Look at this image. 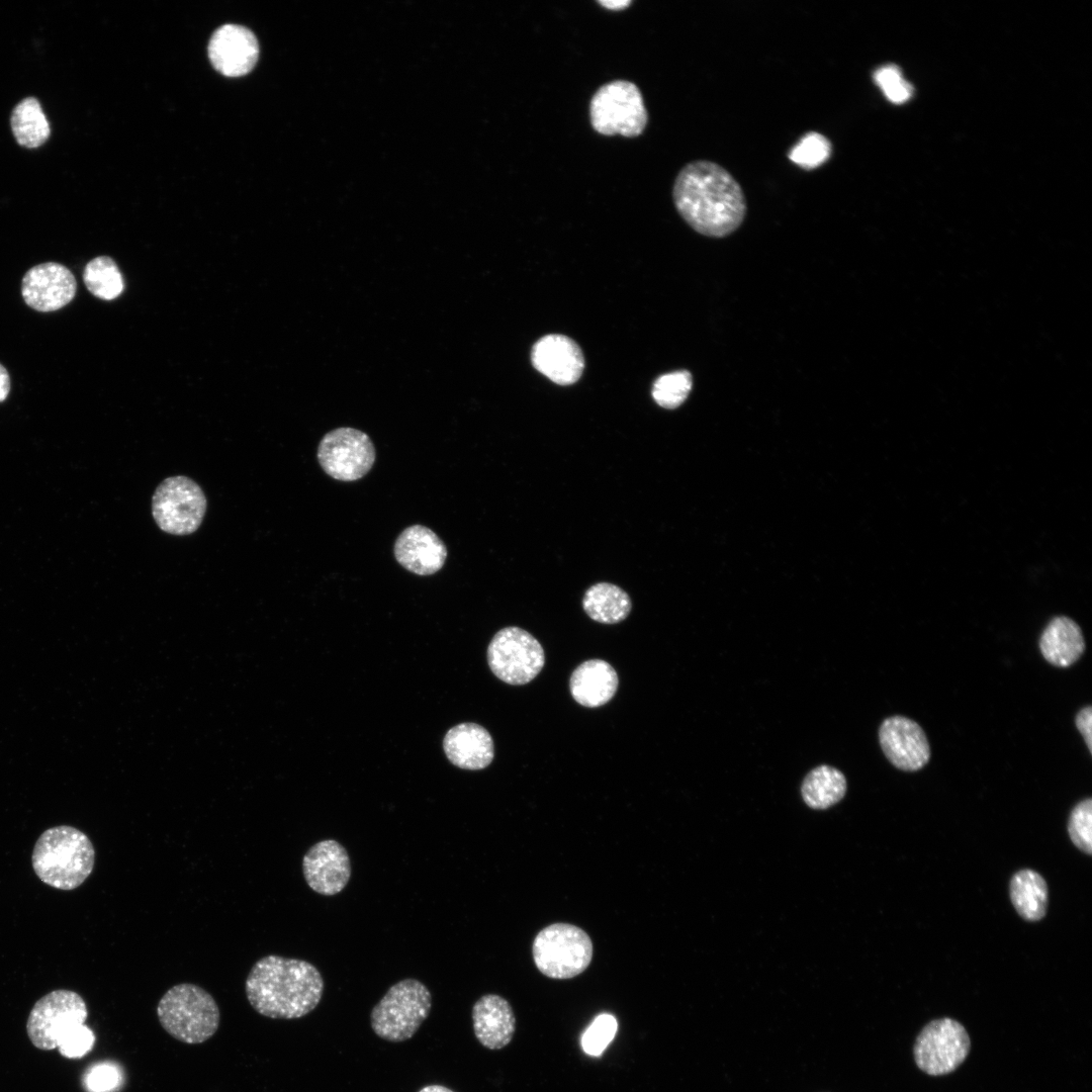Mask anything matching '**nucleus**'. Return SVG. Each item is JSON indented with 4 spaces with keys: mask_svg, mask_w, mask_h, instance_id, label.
<instances>
[{
    "mask_svg": "<svg viewBox=\"0 0 1092 1092\" xmlns=\"http://www.w3.org/2000/svg\"><path fill=\"white\" fill-rule=\"evenodd\" d=\"M674 206L697 233L724 238L735 232L746 214V199L738 181L721 165L698 160L685 165L672 187Z\"/></svg>",
    "mask_w": 1092,
    "mask_h": 1092,
    "instance_id": "obj_1",
    "label": "nucleus"
},
{
    "mask_svg": "<svg viewBox=\"0 0 1092 1092\" xmlns=\"http://www.w3.org/2000/svg\"><path fill=\"white\" fill-rule=\"evenodd\" d=\"M245 992L259 1014L273 1019H295L318 1005L324 980L309 962L269 954L252 967Z\"/></svg>",
    "mask_w": 1092,
    "mask_h": 1092,
    "instance_id": "obj_2",
    "label": "nucleus"
},
{
    "mask_svg": "<svg viewBox=\"0 0 1092 1092\" xmlns=\"http://www.w3.org/2000/svg\"><path fill=\"white\" fill-rule=\"evenodd\" d=\"M31 863L42 883L70 891L81 886L92 873L95 849L83 831L69 825L55 826L37 838Z\"/></svg>",
    "mask_w": 1092,
    "mask_h": 1092,
    "instance_id": "obj_3",
    "label": "nucleus"
},
{
    "mask_svg": "<svg viewBox=\"0 0 1092 1092\" xmlns=\"http://www.w3.org/2000/svg\"><path fill=\"white\" fill-rule=\"evenodd\" d=\"M157 1016L174 1038L188 1044L202 1043L218 1029L219 1008L202 987L182 983L171 987L159 1000Z\"/></svg>",
    "mask_w": 1092,
    "mask_h": 1092,
    "instance_id": "obj_4",
    "label": "nucleus"
},
{
    "mask_svg": "<svg viewBox=\"0 0 1092 1092\" xmlns=\"http://www.w3.org/2000/svg\"><path fill=\"white\" fill-rule=\"evenodd\" d=\"M432 995L427 986L413 978L393 984L373 1007L370 1023L377 1036L391 1042L410 1039L428 1017Z\"/></svg>",
    "mask_w": 1092,
    "mask_h": 1092,
    "instance_id": "obj_5",
    "label": "nucleus"
},
{
    "mask_svg": "<svg viewBox=\"0 0 1092 1092\" xmlns=\"http://www.w3.org/2000/svg\"><path fill=\"white\" fill-rule=\"evenodd\" d=\"M589 119L600 134L635 138L645 129L648 113L636 84L614 80L600 86L593 94Z\"/></svg>",
    "mask_w": 1092,
    "mask_h": 1092,
    "instance_id": "obj_6",
    "label": "nucleus"
},
{
    "mask_svg": "<svg viewBox=\"0 0 1092 1092\" xmlns=\"http://www.w3.org/2000/svg\"><path fill=\"white\" fill-rule=\"evenodd\" d=\"M593 942L581 928L569 923H554L536 935L533 959L537 969L551 979H570L590 964Z\"/></svg>",
    "mask_w": 1092,
    "mask_h": 1092,
    "instance_id": "obj_7",
    "label": "nucleus"
},
{
    "mask_svg": "<svg viewBox=\"0 0 1092 1092\" xmlns=\"http://www.w3.org/2000/svg\"><path fill=\"white\" fill-rule=\"evenodd\" d=\"M207 500L200 486L183 475L171 476L156 488L152 515L158 527L172 535H189L203 521Z\"/></svg>",
    "mask_w": 1092,
    "mask_h": 1092,
    "instance_id": "obj_8",
    "label": "nucleus"
},
{
    "mask_svg": "<svg viewBox=\"0 0 1092 1092\" xmlns=\"http://www.w3.org/2000/svg\"><path fill=\"white\" fill-rule=\"evenodd\" d=\"M487 661L496 677L510 685L534 679L545 662L544 650L529 632L518 627L499 630L487 648Z\"/></svg>",
    "mask_w": 1092,
    "mask_h": 1092,
    "instance_id": "obj_9",
    "label": "nucleus"
},
{
    "mask_svg": "<svg viewBox=\"0 0 1092 1092\" xmlns=\"http://www.w3.org/2000/svg\"><path fill=\"white\" fill-rule=\"evenodd\" d=\"M971 1040L966 1028L957 1020L943 1017L927 1023L914 1042L913 1055L917 1067L930 1076L953 1072L968 1057Z\"/></svg>",
    "mask_w": 1092,
    "mask_h": 1092,
    "instance_id": "obj_10",
    "label": "nucleus"
},
{
    "mask_svg": "<svg viewBox=\"0 0 1092 1092\" xmlns=\"http://www.w3.org/2000/svg\"><path fill=\"white\" fill-rule=\"evenodd\" d=\"M86 1002L78 993L59 989L38 999L31 1008L26 1032L31 1043L42 1051L57 1049L63 1034L71 1027L85 1023Z\"/></svg>",
    "mask_w": 1092,
    "mask_h": 1092,
    "instance_id": "obj_11",
    "label": "nucleus"
},
{
    "mask_svg": "<svg viewBox=\"0 0 1092 1092\" xmlns=\"http://www.w3.org/2000/svg\"><path fill=\"white\" fill-rule=\"evenodd\" d=\"M376 453L364 432L342 427L327 433L317 447V460L324 471L340 481L364 477L372 468Z\"/></svg>",
    "mask_w": 1092,
    "mask_h": 1092,
    "instance_id": "obj_12",
    "label": "nucleus"
},
{
    "mask_svg": "<svg viewBox=\"0 0 1092 1092\" xmlns=\"http://www.w3.org/2000/svg\"><path fill=\"white\" fill-rule=\"evenodd\" d=\"M879 740L888 760L901 770L916 771L929 761L931 752L926 734L907 717L885 719L879 729Z\"/></svg>",
    "mask_w": 1092,
    "mask_h": 1092,
    "instance_id": "obj_13",
    "label": "nucleus"
},
{
    "mask_svg": "<svg viewBox=\"0 0 1092 1092\" xmlns=\"http://www.w3.org/2000/svg\"><path fill=\"white\" fill-rule=\"evenodd\" d=\"M77 283L64 265L47 262L31 267L23 276L21 293L25 303L41 311H54L72 301Z\"/></svg>",
    "mask_w": 1092,
    "mask_h": 1092,
    "instance_id": "obj_14",
    "label": "nucleus"
},
{
    "mask_svg": "<svg viewBox=\"0 0 1092 1092\" xmlns=\"http://www.w3.org/2000/svg\"><path fill=\"white\" fill-rule=\"evenodd\" d=\"M302 873L312 891L324 896L336 895L343 891L351 877L349 854L337 840H321L303 855Z\"/></svg>",
    "mask_w": 1092,
    "mask_h": 1092,
    "instance_id": "obj_15",
    "label": "nucleus"
},
{
    "mask_svg": "<svg viewBox=\"0 0 1092 1092\" xmlns=\"http://www.w3.org/2000/svg\"><path fill=\"white\" fill-rule=\"evenodd\" d=\"M208 56L219 73L228 77H240L249 73L256 65L259 46L256 36L248 28L225 24L212 34Z\"/></svg>",
    "mask_w": 1092,
    "mask_h": 1092,
    "instance_id": "obj_16",
    "label": "nucleus"
},
{
    "mask_svg": "<svg viewBox=\"0 0 1092 1092\" xmlns=\"http://www.w3.org/2000/svg\"><path fill=\"white\" fill-rule=\"evenodd\" d=\"M532 364L536 370L559 385H571L581 376L584 358L579 346L569 337L551 334L533 346Z\"/></svg>",
    "mask_w": 1092,
    "mask_h": 1092,
    "instance_id": "obj_17",
    "label": "nucleus"
},
{
    "mask_svg": "<svg viewBox=\"0 0 1092 1092\" xmlns=\"http://www.w3.org/2000/svg\"><path fill=\"white\" fill-rule=\"evenodd\" d=\"M393 553L396 561L418 575H431L445 564L447 548L430 528L412 525L396 538Z\"/></svg>",
    "mask_w": 1092,
    "mask_h": 1092,
    "instance_id": "obj_18",
    "label": "nucleus"
},
{
    "mask_svg": "<svg viewBox=\"0 0 1092 1092\" xmlns=\"http://www.w3.org/2000/svg\"><path fill=\"white\" fill-rule=\"evenodd\" d=\"M472 1024L477 1040L488 1050H500L513 1039L516 1016L510 1002L497 994L481 996L472 1007Z\"/></svg>",
    "mask_w": 1092,
    "mask_h": 1092,
    "instance_id": "obj_19",
    "label": "nucleus"
},
{
    "mask_svg": "<svg viewBox=\"0 0 1092 1092\" xmlns=\"http://www.w3.org/2000/svg\"><path fill=\"white\" fill-rule=\"evenodd\" d=\"M443 747L448 759L463 769H482L493 758V741L488 731L476 723H461L445 735Z\"/></svg>",
    "mask_w": 1092,
    "mask_h": 1092,
    "instance_id": "obj_20",
    "label": "nucleus"
},
{
    "mask_svg": "<svg viewBox=\"0 0 1092 1092\" xmlns=\"http://www.w3.org/2000/svg\"><path fill=\"white\" fill-rule=\"evenodd\" d=\"M618 684L617 672L611 664L602 659H590L574 669L569 689L578 704L597 708L612 700Z\"/></svg>",
    "mask_w": 1092,
    "mask_h": 1092,
    "instance_id": "obj_21",
    "label": "nucleus"
},
{
    "mask_svg": "<svg viewBox=\"0 0 1092 1092\" xmlns=\"http://www.w3.org/2000/svg\"><path fill=\"white\" fill-rule=\"evenodd\" d=\"M1085 639L1079 625L1066 616L1055 617L1039 638V650L1052 665L1068 667L1085 651Z\"/></svg>",
    "mask_w": 1092,
    "mask_h": 1092,
    "instance_id": "obj_22",
    "label": "nucleus"
},
{
    "mask_svg": "<svg viewBox=\"0 0 1092 1092\" xmlns=\"http://www.w3.org/2000/svg\"><path fill=\"white\" fill-rule=\"evenodd\" d=\"M1010 901L1026 921L1041 920L1048 910L1049 888L1043 877L1031 869L1017 871L1009 882Z\"/></svg>",
    "mask_w": 1092,
    "mask_h": 1092,
    "instance_id": "obj_23",
    "label": "nucleus"
},
{
    "mask_svg": "<svg viewBox=\"0 0 1092 1092\" xmlns=\"http://www.w3.org/2000/svg\"><path fill=\"white\" fill-rule=\"evenodd\" d=\"M10 126L17 144L26 149L41 147L51 135L50 121L34 96L21 99L13 107Z\"/></svg>",
    "mask_w": 1092,
    "mask_h": 1092,
    "instance_id": "obj_24",
    "label": "nucleus"
},
{
    "mask_svg": "<svg viewBox=\"0 0 1092 1092\" xmlns=\"http://www.w3.org/2000/svg\"><path fill=\"white\" fill-rule=\"evenodd\" d=\"M582 607L587 616L604 624H615L627 618L632 603L628 594L618 585L599 582L585 592Z\"/></svg>",
    "mask_w": 1092,
    "mask_h": 1092,
    "instance_id": "obj_25",
    "label": "nucleus"
},
{
    "mask_svg": "<svg viewBox=\"0 0 1092 1092\" xmlns=\"http://www.w3.org/2000/svg\"><path fill=\"white\" fill-rule=\"evenodd\" d=\"M844 775L830 765L813 768L804 779L801 793L812 809H827L839 802L846 793Z\"/></svg>",
    "mask_w": 1092,
    "mask_h": 1092,
    "instance_id": "obj_26",
    "label": "nucleus"
},
{
    "mask_svg": "<svg viewBox=\"0 0 1092 1092\" xmlns=\"http://www.w3.org/2000/svg\"><path fill=\"white\" fill-rule=\"evenodd\" d=\"M87 289L96 297L110 300L123 290V279L116 263L107 256L91 260L83 272Z\"/></svg>",
    "mask_w": 1092,
    "mask_h": 1092,
    "instance_id": "obj_27",
    "label": "nucleus"
},
{
    "mask_svg": "<svg viewBox=\"0 0 1092 1092\" xmlns=\"http://www.w3.org/2000/svg\"><path fill=\"white\" fill-rule=\"evenodd\" d=\"M692 385L693 377L689 371H674L659 376L652 385L651 394L659 406L673 410L687 399Z\"/></svg>",
    "mask_w": 1092,
    "mask_h": 1092,
    "instance_id": "obj_28",
    "label": "nucleus"
},
{
    "mask_svg": "<svg viewBox=\"0 0 1092 1092\" xmlns=\"http://www.w3.org/2000/svg\"><path fill=\"white\" fill-rule=\"evenodd\" d=\"M832 152L831 144L823 134L810 131L803 135L789 152L790 160L805 170H812L827 161Z\"/></svg>",
    "mask_w": 1092,
    "mask_h": 1092,
    "instance_id": "obj_29",
    "label": "nucleus"
},
{
    "mask_svg": "<svg viewBox=\"0 0 1092 1092\" xmlns=\"http://www.w3.org/2000/svg\"><path fill=\"white\" fill-rule=\"evenodd\" d=\"M1068 833L1073 844L1082 852L1092 853V799L1080 801L1071 811Z\"/></svg>",
    "mask_w": 1092,
    "mask_h": 1092,
    "instance_id": "obj_30",
    "label": "nucleus"
},
{
    "mask_svg": "<svg viewBox=\"0 0 1092 1092\" xmlns=\"http://www.w3.org/2000/svg\"><path fill=\"white\" fill-rule=\"evenodd\" d=\"M617 1020L611 1014H601L595 1018L581 1038L583 1051L592 1056H600L614 1038Z\"/></svg>",
    "mask_w": 1092,
    "mask_h": 1092,
    "instance_id": "obj_31",
    "label": "nucleus"
},
{
    "mask_svg": "<svg viewBox=\"0 0 1092 1092\" xmlns=\"http://www.w3.org/2000/svg\"><path fill=\"white\" fill-rule=\"evenodd\" d=\"M874 80L893 103H904L912 96V86L903 78L900 69L895 65L879 68L874 73Z\"/></svg>",
    "mask_w": 1092,
    "mask_h": 1092,
    "instance_id": "obj_32",
    "label": "nucleus"
},
{
    "mask_svg": "<svg viewBox=\"0 0 1092 1092\" xmlns=\"http://www.w3.org/2000/svg\"><path fill=\"white\" fill-rule=\"evenodd\" d=\"M95 1034L85 1023L68 1029L58 1042L59 1053L68 1059H78L87 1055L94 1046Z\"/></svg>",
    "mask_w": 1092,
    "mask_h": 1092,
    "instance_id": "obj_33",
    "label": "nucleus"
},
{
    "mask_svg": "<svg viewBox=\"0 0 1092 1092\" xmlns=\"http://www.w3.org/2000/svg\"><path fill=\"white\" fill-rule=\"evenodd\" d=\"M122 1081L120 1069L110 1062H102L88 1068L83 1084L88 1092H112Z\"/></svg>",
    "mask_w": 1092,
    "mask_h": 1092,
    "instance_id": "obj_34",
    "label": "nucleus"
},
{
    "mask_svg": "<svg viewBox=\"0 0 1092 1092\" xmlns=\"http://www.w3.org/2000/svg\"><path fill=\"white\" fill-rule=\"evenodd\" d=\"M1092 707L1087 706L1081 709L1076 718L1075 724L1079 732L1082 734L1084 741L1088 747L1090 753H1092Z\"/></svg>",
    "mask_w": 1092,
    "mask_h": 1092,
    "instance_id": "obj_35",
    "label": "nucleus"
},
{
    "mask_svg": "<svg viewBox=\"0 0 1092 1092\" xmlns=\"http://www.w3.org/2000/svg\"><path fill=\"white\" fill-rule=\"evenodd\" d=\"M10 390V378L6 368L0 364V401H3Z\"/></svg>",
    "mask_w": 1092,
    "mask_h": 1092,
    "instance_id": "obj_36",
    "label": "nucleus"
},
{
    "mask_svg": "<svg viewBox=\"0 0 1092 1092\" xmlns=\"http://www.w3.org/2000/svg\"><path fill=\"white\" fill-rule=\"evenodd\" d=\"M598 3L601 6H603L604 8H606V9L618 11V10H623V9L627 8L632 2L629 1V0H623V1H621V0H616V1H607V0H605V1H598Z\"/></svg>",
    "mask_w": 1092,
    "mask_h": 1092,
    "instance_id": "obj_37",
    "label": "nucleus"
},
{
    "mask_svg": "<svg viewBox=\"0 0 1092 1092\" xmlns=\"http://www.w3.org/2000/svg\"><path fill=\"white\" fill-rule=\"evenodd\" d=\"M419 1092H454L451 1089L442 1085H429L422 1088Z\"/></svg>",
    "mask_w": 1092,
    "mask_h": 1092,
    "instance_id": "obj_38",
    "label": "nucleus"
}]
</instances>
